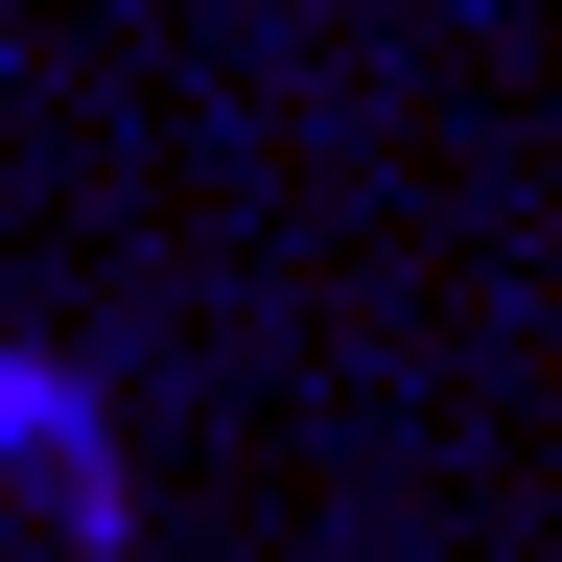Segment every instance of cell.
<instances>
[{
  "label": "cell",
  "mask_w": 562,
  "mask_h": 562,
  "mask_svg": "<svg viewBox=\"0 0 562 562\" xmlns=\"http://www.w3.org/2000/svg\"><path fill=\"white\" fill-rule=\"evenodd\" d=\"M0 446H24V492H47V516H70V539H117V422H94V398H70V375H47V351H0Z\"/></svg>",
  "instance_id": "1"
}]
</instances>
